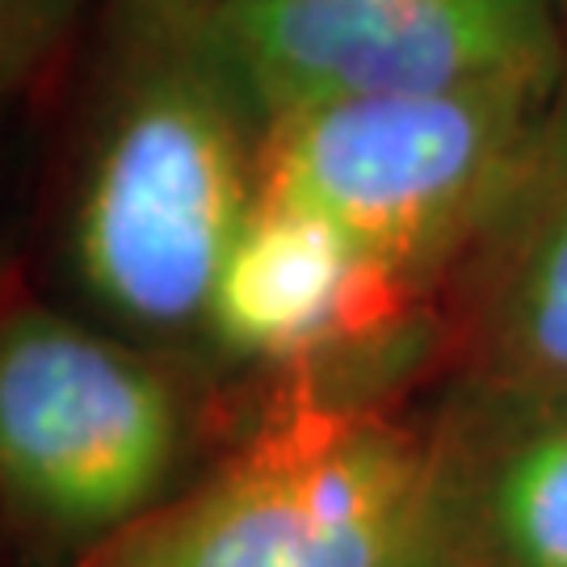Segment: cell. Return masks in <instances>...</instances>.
<instances>
[{"label":"cell","instance_id":"obj_8","mask_svg":"<svg viewBox=\"0 0 567 567\" xmlns=\"http://www.w3.org/2000/svg\"><path fill=\"white\" fill-rule=\"evenodd\" d=\"M446 295L450 383L567 386V105Z\"/></svg>","mask_w":567,"mask_h":567},{"label":"cell","instance_id":"obj_5","mask_svg":"<svg viewBox=\"0 0 567 567\" xmlns=\"http://www.w3.org/2000/svg\"><path fill=\"white\" fill-rule=\"evenodd\" d=\"M206 21L265 122L365 97L564 84L555 0H215Z\"/></svg>","mask_w":567,"mask_h":567},{"label":"cell","instance_id":"obj_12","mask_svg":"<svg viewBox=\"0 0 567 567\" xmlns=\"http://www.w3.org/2000/svg\"><path fill=\"white\" fill-rule=\"evenodd\" d=\"M210 4H215V0H210Z\"/></svg>","mask_w":567,"mask_h":567},{"label":"cell","instance_id":"obj_7","mask_svg":"<svg viewBox=\"0 0 567 567\" xmlns=\"http://www.w3.org/2000/svg\"><path fill=\"white\" fill-rule=\"evenodd\" d=\"M421 303L341 227L257 194L210 295L206 341L244 362L311 365L391 341Z\"/></svg>","mask_w":567,"mask_h":567},{"label":"cell","instance_id":"obj_3","mask_svg":"<svg viewBox=\"0 0 567 567\" xmlns=\"http://www.w3.org/2000/svg\"><path fill=\"white\" fill-rule=\"evenodd\" d=\"M425 458V425L299 386L203 480L72 567H404Z\"/></svg>","mask_w":567,"mask_h":567},{"label":"cell","instance_id":"obj_1","mask_svg":"<svg viewBox=\"0 0 567 567\" xmlns=\"http://www.w3.org/2000/svg\"><path fill=\"white\" fill-rule=\"evenodd\" d=\"M265 118L203 9L114 18L68 206L81 290L143 341L206 337L210 295L257 203Z\"/></svg>","mask_w":567,"mask_h":567},{"label":"cell","instance_id":"obj_4","mask_svg":"<svg viewBox=\"0 0 567 567\" xmlns=\"http://www.w3.org/2000/svg\"><path fill=\"white\" fill-rule=\"evenodd\" d=\"M189 395L147 349L34 303L0 328V475L30 534L76 555L173 492Z\"/></svg>","mask_w":567,"mask_h":567},{"label":"cell","instance_id":"obj_6","mask_svg":"<svg viewBox=\"0 0 567 567\" xmlns=\"http://www.w3.org/2000/svg\"><path fill=\"white\" fill-rule=\"evenodd\" d=\"M404 567H567V386L450 383Z\"/></svg>","mask_w":567,"mask_h":567},{"label":"cell","instance_id":"obj_9","mask_svg":"<svg viewBox=\"0 0 567 567\" xmlns=\"http://www.w3.org/2000/svg\"><path fill=\"white\" fill-rule=\"evenodd\" d=\"M84 0H0L4 81L25 89L63 47Z\"/></svg>","mask_w":567,"mask_h":567},{"label":"cell","instance_id":"obj_10","mask_svg":"<svg viewBox=\"0 0 567 567\" xmlns=\"http://www.w3.org/2000/svg\"><path fill=\"white\" fill-rule=\"evenodd\" d=\"M210 0H110L114 18L126 13H185V9H203Z\"/></svg>","mask_w":567,"mask_h":567},{"label":"cell","instance_id":"obj_11","mask_svg":"<svg viewBox=\"0 0 567 567\" xmlns=\"http://www.w3.org/2000/svg\"><path fill=\"white\" fill-rule=\"evenodd\" d=\"M559 9V34H564V105H567V0H555Z\"/></svg>","mask_w":567,"mask_h":567},{"label":"cell","instance_id":"obj_2","mask_svg":"<svg viewBox=\"0 0 567 567\" xmlns=\"http://www.w3.org/2000/svg\"><path fill=\"white\" fill-rule=\"evenodd\" d=\"M564 84L332 102L265 122L257 194L341 227L421 299L442 290L547 140Z\"/></svg>","mask_w":567,"mask_h":567}]
</instances>
